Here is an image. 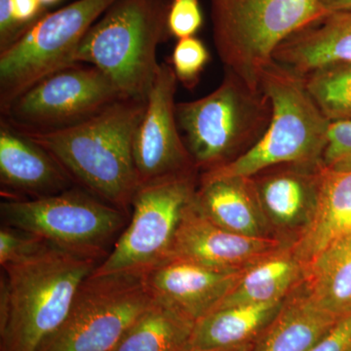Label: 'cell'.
<instances>
[{
	"instance_id": "1",
	"label": "cell",
	"mask_w": 351,
	"mask_h": 351,
	"mask_svg": "<svg viewBox=\"0 0 351 351\" xmlns=\"http://www.w3.org/2000/svg\"><path fill=\"white\" fill-rule=\"evenodd\" d=\"M145 106L147 100L121 98L68 128L19 132L49 152L75 184L128 214L140 186L133 145Z\"/></svg>"
},
{
	"instance_id": "2",
	"label": "cell",
	"mask_w": 351,
	"mask_h": 351,
	"mask_svg": "<svg viewBox=\"0 0 351 351\" xmlns=\"http://www.w3.org/2000/svg\"><path fill=\"white\" fill-rule=\"evenodd\" d=\"M99 263L50 245L29 260L1 267L10 302L0 351H38L63 324L78 288Z\"/></svg>"
},
{
	"instance_id": "3",
	"label": "cell",
	"mask_w": 351,
	"mask_h": 351,
	"mask_svg": "<svg viewBox=\"0 0 351 351\" xmlns=\"http://www.w3.org/2000/svg\"><path fill=\"white\" fill-rule=\"evenodd\" d=\"M169 0H115L82 39L75 63L100 69L124 98L147 100L169 38Z\"/></svg>"
},
{
	"instance_id": "4",
	"label": "cell",
	"mask_w": 351,
	"mask_h": 351,
	"mask_svg": "<svg viewBox=\"0 0 351 351\" xmlns=\"http://www.w3.org/2000/svg\"><path fill=\"white\" fill-rule=\"evenodd\" d=\"M271 117V101L262 88L253 89L228 69L211 93L176 105L182 138L203 172L251 151L265 135Z\"/></svg>"
},
{
	"instance_id": "5",
	"label": "cell",
	"mask_w": 351,
	"mask_h": 351,
	"mask_svg": "<svg viewBox=\"0 0 351 351\" xmlns=\"http://www.w3.org/2000/svg\"><path fill=\"white\" fill-rule=\"evenodd\" d=\"M260 84L272 105L265 135L244 156L201 173L200 179L250 178L280 164L322 163L331 122L314 103L304 78L272 60L263 69Z\"/></svg>"
},
{
	"instance_id": "6",
	"label": "cell",
	"mask_w": 351,
	"mask_h": 351,
	"mask_svg": "<svg viewBox=\"0 0 351 351\" xmlns=\"http://www.w3.org/2000/svg\"><path fill=\"white\" fill-rule=\"evenodd\" d=\"M223 69L261 89V73L284 39L328 12L321 0H209Z\"/></svg>"
},
{
	"instance_id": "7",
	"label": "cell",
	"mask_w": 351,
	"mask_h": 351,
	"mask_svg": "<svg viewBox=\"0 0 351 351\" xmlns=\"http://www.w3.org/2000/svg\"><path fill=\"white\" fill-rule=\"evenodd\" d=\"M3 225L38 235L48 243L101 263L128 214L82 188L36 199H4Z\"/></svg>"
},
{
	"instance_id": "8",
	"label": "cell",
	"mask_w": 351,
	"mask_h": 351,
	"mask_svg": "<svg viewBox=\"0 0 351 351\" xmlns=\"http://www.w3.org/2000/svg\"><path fill=\"white\" fill-rule=\"evenodd\" d=\"M154 302L145 274H90L63 324L38 351H112Z\"/></svg>"
},
{
	"instance_id": "9",
	"label": "cell",
	"mask_w": 351,
	"mask_h": 351,
	"mask_svg": "<svg viewBox=\"0 0 351 351\" xmlns=\"http://www.w3.org/2000/svg\"><path fill=\"white\" fill-rule=\"evenodd\" d=\"M115 0H76L45 13L0 51V112L46 76L75 63L87 32Z\"/></svg>"
},
{
	"instance_id": "10",
	"label": "cell",
	"mask_w": 351,
	"mask_h": 351,
	"mask_svg": "<svg viewBox=\"0 0 351 351\" xmlns=\"http://www.w3.org/2000/svg\"><path fill=\"white\" fill-rule=\"evenodd\" d=\"M199 171L138 186L130 221L93 274H145L168 260L184 211L195 199Z\"/></svg>"
},
{
	"instance_id": "11",
	"label": "cell",
	"mask_w": 351,
	"mask_h": 351,
	"mask_svg": "<svg viewBox=\"0 0 351 351\" xmlns=\"http://www.w3.org/2000/svg\"><path fill=\"white\" fill-rule=\"evenodd\" d=\"M124 98L100 69L76 63L55 71L20 95L1 112L18 131L60 130L80 123Z\"/></svg>"
},
{
	"instance_id": "12",
	"label": "cell",
	"mask_w": 351,
	"mask_h": 351,
	"mask_svg": "<svg viewBox=\"0 0 351 351\" xmlns=\"http://www.w3.org/2000/svg\"><path fill=\"white\" fill-rule=\"evenodd\" d=\"M178 83L170 63H160L134 138V162L140 186L199 171L178 125Z\"/></svg>"
},
{
	"instance_id": "13",
	"label": "cell",
	"mask_w": 351,
	"mask_h": 351,
	"mask_svg": "<svg viewBox=\"0 0 351 351\" xmlns=\"http://www.w3.org/2000/svg\"><path fill=\"white\" fill-rule=\"evenodd\" d=\"M291 245L276 237H246L221 228L201 213L195 196L184 211L167 261L240 271Z\"/></svg>"
},
{
	"instance_id": "14",
	"label": "cell",
	"mask_w": 351,
	"mask_h": 351,
	"mask_svg": "<svg viewBox=\"0 0 351 351\" xmlns=\"http://www.w3.org/2000/svg\"><path fill=\"white\" fill-rule=\"evenodd\" d=\"M322 170V163L280 164L250 177L274 237L297 240L306 230L317 205Z\"/></svg>"
},
{
	"instance_id": "15",
	"label": "cell",
	"mask_w": 351,
	"mask_h": 351,
	"mask_svg": "<svg viewBox=\"0 0 351 351\" xmlns=\"http://www.w3.org/2000/svg\"><path fill=\"white\" fill-rule=\"evenodd\" d=\"M244 270L228 271L188 261L169 260L145 272V278L157 302L196 323L213 313Z\"/></svg>"
},
{
	"instance_id": "16",
	"label": "cell",
	"mask_w": 351,
	"mask_h": 351,
	"mask_svg": "<svg viewBox=\"0 0 351 351\" xmlns=\"http://www.w3.org/2000/svg\"><path fill=\"white\" fill-rule=\"evenodd\" d=\"M0 182L5 199H36L73 188L49 152L0 120Z\"/></svg>"
},
{
	"instance_id": "17",
	"label": "cell",
	"mask_w": 351,
	"mask_h": 351,
	"mask_svg": "<svg viewBox=\"0 0 351 351\" xmlns=\"http://www.w3.org/2000/svg\"><path fill=\"white\" fill-rule=\"evenodd\" d=\"M272 60L300 76L351 63V9L328 11L279 44Z\"/></svg>"
},
{
	"instance_id": "18",
	"label": "cell",
	"mask_w": 351,
	"mask_h": 351,
	"mask_svg": "<svg viewBox=\"0 0 351 351\" xmlns=\"http://www.w3.org/2000/svg\"><path fill=\"white\" fill-rule=\"evenodd\" d=\"M196 205L214 223L237 234L274 237L250 178L200 179Z\"/></svg>"
},
{
	"instance_id": "19",
	"label": "cell",
	"mask_w": 351,
	"mask_h": 351,
	"mask_svg": "<svg viewBox=\"0 0 351 351\" xmlns=\"http://www.w3.org/2000/svg\"><path fill=\"white\" fill-rule=\"evenodd\" d=\"M348 237H351V172L323 167L313 218L291 248L304 269L328 246Z\"/></svg>"
},
{
	"instance_id": "20",
	"label": "cell",
	"mask_w": 351,
	"mask_h": 351,
	"mask_svg": "<svg viewBox=\"0 0 351 351\" xmlns=\"http://www.w3.org/2000/svg\"><path fill=\"white\" fill-rule=\"evenodd\" d=\"M339 318L318 306L304 280L254 343L252 351H307L326 336Z\"/></svg>"
},
{
	"instance_id": "21",
	"label": "cell",
	"mask_w": 351,
	"mask_h": 351,
	"mask_svg": "<svg viewBox=\"0 0 351 351\" xmlns=\"http://www.w3.org/2000/svg\"><path fill=\"white\" fill-rule=\"evenodd\" d=\"M285 300L216 309L195 323L189 350L234 348L255 343L279 313Z\"/></svg>"
},
{
	"instance_id": "22",
	"label": "cell",
	"mask_w": 351,
	"mask_h": 351,
	"mask_svg": "<svg viewBox=\"0 0 351 351\" xmlns=\"http://www.w3.org/2000/svg\"><path fill=\"white\" fill-rule=\"evenodd\" d=\"M304 274V265L286 247L245 269L216 309L286 299L302 282Z\"/></svg>"
},
{
	"instance_id": "23",
	"label": "cell",
	"mask_w": 351,
	"mask_h": 351,
	"mask_svg": "<svg viewBox=\"0 0 351 351\" xmlns=\"http://www.w3.org/2000/svg\"><path fill=\"white\" fill-rule=\"evenodd\" d=\"M304 285L327 313L339 319L351 315V237L330 245L307 263Z\"/></svg>"
},
{
	"instance_id": "24",
	"label": "cell",
	"mask_w": 351,
	"mask_h": 351,
	"mask_svg": "<svg viewBox=\"0 0 351 351\" xmlns=\"http://www.w3.org/2000/svg\"><path fill=\"white\" fill-rule=\"evenodd\" d=\"M195 325L156 300L112 351H189Z\"/></svg>"
},
{
	"instance_id": "25",
	"label": "cell",
	"mask_w": 351,
	"mask_h": 351,
	"mask_svg": "<svg viewBox=\"0 0 351 351\" xmlns=\"http://www.w3.org/2000/svg\"><path fill=\"white\" fill-rule=\"evenodd\" d=\"M302 77L314 103L330 122L351 120V63L325 66Z\"/></svg>"
},
{
	"instance_id": "26",
	"label": "cell",
	"mask_w": 351,
	"mask_h": 351,
	"mask_svg": "<svg viewBox=\"0 0 351 351\" xmlns=\"http://www.w3.org/2000/svg\"><path fill=\"white\" fill-rule=\"evenodd\" d=\"M210 62L206 45L196 36L178 39L169 62L178 82L186 89L193 90Z\"/></svg>"
},
{
	"instance_id": "27",
	"label": "cell",
	"mask_w": 351,
	"mask_h": 351,
	"mask_svg": "<svg viewBox=\"0 0 351 351\" xmlns=\"http://www.w3.org/2000/svg\"><path fill=\"white\" fill-rule=\"evenodd\" d=\"M46 240L38 235L14 226L2 225L0 230V265L5 267L11 263L29 260L50 246Z\"/></svg>"
},
{
	"instance_id": "28",
	"label": "cell",
	"mask_w": 351,
	"mask_h": 351,
	"mask_svg": "<svg viewBox=\"0 0 351 351\" xmlns=\"http://www.w3.org/2000/svg\"><path fill=\"white\" fill-rule=\"evenodd\" d=\"M322 164L328 170L351 172V120L330 123Z\"/></svg>"
},
{
	"instance_id": "29",
	"label": "cell",
	"mask_w": 351,
	"mask_h": 351,
	"mask_svg": "<svg viewBox=\"0 0 351 351\" xmlns=\"http://www.w3.org/2000/svg\"><path fill=\"white\" fill-rule=\"evenodd\" d=\"M203 22L199 0H169L168 29L171 36L177 39L195 36Z\"/></svg>"
},
{
	"instance_id": "30",
	"label": "cell",
	"mask_w": 351,
	"mask_h": 351,
	"mask_svg": "<svg viewBox=\"0 0 351 351\" xmlns=\"http://www.w3.org/2000/svg\"><path fill=\"white\" fill-rule=\"evenodd\" d=\"M307 351H351V315L339 319L326 336Z\"/></svg>"
},
{
	"instance_id": "31",
	"label": "cell",
	"mask_w": 351,
	"mask_h": 351,
	"mask_svg": "<svg viewBox=\"0 0 351 351\" xmlns=\"http://www.w3.org/2000/svg\"><path fill=\"white\" fill-rule=\"evenodd\" d=\"M27 29L14 18L10 0H0V51L15 43Z\"/></svg>"
},
{
	"instance_id": "32",
	"label": "cell",
	"mask_w": 351,
	"mask_h": 351,
	"mask_svg": "<svg viewBox=\"0 0 351 351\" xmlns=\"http://www.w3.org/2000/svg\"><path fill=\"white\" fill-rule=\"evenodd\" d=\"M10 6L16 21L27 27L46 13V7L39 0H10Z\"/></svg>"
},
{
	"instance_id": "33",
	"label": "cell",
	"mask_w": 351,
	"mask_h": 351,
	"mask_svg": "<svg viewBox=\"0 0 351 351\" xmlns=\"http://www.w3.org/2000/svg\"><path fill=\"white\" fill-rule=\"evenodd\" d=\"M321 1L327 11L351 9V0H321Z\"/></svg>"
},
{
	"instance_id": "34",
	"label": "cell",
	"mask_w": 351,
	"mask_h": 351,
	"mask_svg": "<svg viewBox=\"0 0 351 351\" xmlns=\"http://www.w3.org/2000/svg\"><path fill=\"white\" fill-rule=\"evenodd\" d=\"M253 346L254 343H248V345L234 346V348H206V350H191L189 351H252Z\"/></svg>"
},
{
	"instance_id": "35",
	"label": "cell",
	"mask_w": 351,
	"mask_h": 351,
	"mask_svg": "<svg viewBox=\"0 0 351 351\" xmlns=\"http://www.w3.org/2000/svg\"><path fill=\"white\" fill-rule=\"evenodd\" d=\"M39 1H40L44 6L47 7L54 5V4H57L58 2L61 1V0H39Z\"/></svg>"
}]
</instances>
